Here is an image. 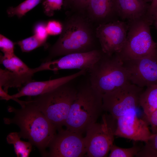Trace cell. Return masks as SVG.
I'll return each instance as SVG.
<instances>
[{
  "label": "cell",
  "instance_id": "obj_20",
  "mask_svg": "<svg viewBox=\"0 0 157 157\" xmlns=\"http://www.w3.org/2000/svg\"><path fill=\"white\" fill-rule=\"evenodd\" d=\"M19 133L12 132L9 133L6 140L9 144H13L15 153L18 157H28L32 149V144L29 142L21 140Z\"/></svg>",
  "mask_w": 157,
  "mask_h": 157
},
{
  "label": "cell",
  "instance_id": "obj_8",
  "mask_svg": "<svg viewBox=\"0 0 157 157\" xmlns=\"http://www.w3.org/2000/svg\"><path fill=\"white\" fill-rule=\"evenodd\" d=\"M143 88L129 83L102 96L104 111L108 112L115 119L139 106L140 94Z\"/></svg>",
  "mask_w": 157,
  "mask_h": 157
},
{
  "label": "cell",
  "instance_id": "obj_22",
  "mask_svg": "<svg viewBox=\"0 0 157 157\" xmlns=\"http://www.w3.org/2000/svg\"><path fill=\"white\" fill-rule=\"evenodd\" d=\"M16 44L20 47L23 52H28L41 46L47 47L46 42L39 39L35 35L17 42Z\"/></svg>",
  "mask_w": 157,
  "mask_h": 157
},
{
  "label": "cell",
  "instance_id": "obj_5",
  "mask_svg": "<svg viewBox=\"0 0 157 157\" xmlns=\"http://www.w3.org/2000/svg\"><path fill=\"white\" fill-rule=\"evenodd\" d=\"M87 74L92 87L102 96L131 83L129 73L116 53L109 55L103 53Z\"/></svg>",
  "mask_w": 157,
  "mask_h": 157
},
{
  "label": "cell",
  "instance_id": "obj_15",
  "mask_svg": "<svg viewBox=\"0 0 157 157\" xmlns=\"http://www.w3.org/2000/svg\"><path fill=\"white\" fill-rule=\"evenodd\" d=\"M116 0H89L81 12L97 27L100 24L116 20Z\"/></svg>",
  "mask_w": 157,
  "mask_h": 157
},
{
  "label": "cell",
  "instance_id": "obj_14",
  "mask_svg": "<svg viewBox=\"0 0 157 157\" xmlns=\"http://www.w3.org/2000/svg\"><path fill=\"white\" fill-rule=\"evenodd\" d=\"M87 70H81L74 74L46 81H31L22 88L17 93L10 96V99L24 96H36L50 91L78 77L86 74Z\"/></svg>",
  "mask_w": 157,
  "mask_h": 157
},
{
  "label": "cell",
  "instance_id": "obj_1",
  "mask_svg": "<svg viewBox=\"0 0 157 157\" xmlns=\"http://www.w3.org/2000/svg\"><path fill=\"white\" fill-rule=\"evenodd\" d=\"M66 14L62 31L50 48L45 62L56 57L101 49L96 35L97 27L82 13L70 10Z\"/></svg>",
  "mask_w": 157,
  "mask_h": 157
},
{
  "label": "cell",
  "instance_id": "obj_26",
  "mask_svg": "<svg viewBox=\"0 0 157 157\" xmlns=\"http://www.w3.org/2000/svg\"><path fill=\"white\" fill-rule=\"evenodd\" d=\"M33 31L35 35L40 40L46 42L49 34L47 29V23L43 22L37 23L34 26Z\"/></svg>",
  "mask_w": 157,
  "mask_h": 157
},
{
  "label": "cell",
  "instance_id": "obj_18",
  "mask_svg": "<svg viewBox=\"0 0 157 157\" xmlns=\"http://www.w3.org/2000/svg\"><path fill=\"white\" fill-rule=\"evenodd\" d=\"M139 106L142 108L147 120L157 109V84L147 87L140 94Z\"/></svg>",
  "mask_w": 157,
  "mask_h": 157
},
{
  "label": "cell",
  "instance_id": "obj_34",
  "mask_svg": "<svg viewBox=\"0 0 157 157\" xmlns=\"http://www.w3.org/2000/svg\"><path fill=\"white\" fill-rule=\"evenodd\" d=\"M157 15V14L156 16Z\"/></svg>",
  "mask_w": 157,
  "mask_h": 157
},
{
  "label": "cell",
  "instance_id": "obj_25",
  "mask_svg": "<svg viewBox=\"0 0 157 157\" xmlns=\"http://www.w3.org/2000/svg\"><path fill=\"white\" fill-rule=\"evenodd\" d=\"M15 43L10 40L2 35H0V49L3 55H12L14 54Z\"/></svg>",
  "mask_w": 157,
  "mask_h": 157
},
{
  "label": "cell",
  "instance_id": "obj_21",
  "mask_svg": "<svg viewBox=\"0 0 157 157\" xmlns=\"http://www.w3.org/2000/svg\"><path fill=\"white\" fill-rule=\"evenodd\" d=\"M41 1L26 0L15 7H9L7 10L8 15L10 17L16 16L20 18L39 4Z\"/></svg>",
  "mask_w": 157,
  "mask_h": 157
},
{
  "label": "cell",
  "instance_id": "obj_17",
  "mask_svg": "<svg viewBox=\"0 0 157 157\" xmlns=\"http://www.w3.org/2000/svg\"><path fill=\"white\" fill-rule=\"evenodd\" d=\"M33 75L23 74L7 69H0V87L8 93L10 88H20L31 81Z\"/></svg>",
  "mask_w": 157,
  "mask_h": 157
},
{
  "label": "cell",
  "instance_id": "obj_6",
  "mask_svg": "<svg viewBox=\"0 0 157 157\" xmlns=\"http://www.w3.org/2000/svg\"><path fill=\"white\" fill-rule=\"evenodd\" d=\"M154 22L147 14L128 21V28L125 44L121 51L116 53L122 61L157 53L156 44L152 39L150 30Z\"/></svg>",
  "mask_w": 157,
  "mask_h": 157
},
{
  "label": "cell",
  "instance_id": "obj_27",
  "mask_svg": "<svg viewBox=\"0 0 157 157\" xmlns=\"http://www.w3.org/2000/svg\"><path fill=\"white\" fill-rule=\"evenodd\" d=\"M47 29L49 35L60 34L63 29L62 23L56 20L49 21L47 23Z\"/></svg>",
  "mask_w": 157,
  "mask_h": 157
},
{
  "label": "cell",
  "instance_id": "obj_30",
  "mask_svg": "<svg viewBox=\"0 0 157 157\" xmlns=\"http://www.w3.org/2000/svg\"><path fill=\"white\" fill-rule=\"evenodd\" d=\"M145 143L157 155V131L152 133L150 139Z\"/></svg>",
  "mask_w": 157,
  "mask_h": 157
},
{
  "label": "cell",
  "instance_id": "obj_32",
  "mask_svg": "<svg viewBox=\"0 0 157 157\" xmlns=\"http://www.w3.org/2000/svg\"><path fill=\"white\" fill-rule=\"evenodd\" d=\"M153 23H154V25L157 31V15ZM156 44L157 48V42H156Z\"/></svg>",
  "mask_w": 157,
  "mask_h": 157
},
{
  "label": "cell",
  "instance_id": "obj_10",
  "mask_svg": "<svg viewBox=\"0 0 157 157\" xmlns=\"http://www.w3.org/2000/svg\"><path fill=\"white\" fill-rule=\"evenodd\" d=\"M122 62L131 83L143 88L157 84V53Z\"/></svg>",
  "mask_w": 157,
  "mask_h": 157
},
{
  "label": "cell",
  "instance_id": "obj_2",
  "mask_svg": "<svg viewBox=\"0 0 157 157\" xmlns=\"http://www.w3.org/2000/svg\"><path fill=\"white\" fill-rule=\"evenodd\" d=\"M15 101L21 105V108L17 109L8 106V111L13 113L14 116L4 118V123L17 125L20 130L19 133L20 137L27 139L37 147L42 156H48L46 149L56 134V127L28 100L21 101L17 98Z\"/></svg>",
  "mask_w": 157,
  "mask_h": 157
},
{
  "label": "cell",
  "instance_id": "obj_23",
  "mask_svg": "<svg viewBox=\"0 0 157 157\" xmlns=\"http://www.w3.org/2000/svg\"><path fill=\"white\" fill-rule=\"evenodd\" d=\"M141 148L134 144L129 148H122L113 144L110 150L109 157H133L136 156Z\"/></svg>",
  "mask_w": 157,
  "mask_h": 157
},
{
  "label": "cell",
  "instance_id": "obj_9",
  "mask_svg": "<svg viewBox=\"0 0 157 157\" xmlns=\"http://www.w3.org/2000/svg\"><path fill=\"white\" fill-rule=\"evenodd\" d=\"M128 28V22L118 20L98 26L96 35L103 52L109 55L119 53L125 44Z\"/></svg>",
  "mask_w": 157,
  "mask_h": 157
},
{
  "label": "cell",
  "instance_id": "obj_16",
  "mask_svg": "<svg viewBox=\"0 0 157 157\" xmlns=\"http://www.w3.org/2000/svg\"><path fill=\"white\" fill-rule=\"evenodd\" d=\"M149 4L144 0H116L115 7L117 16L129 21L147 14Z\"/></svg>",
  "mask_w": 157,
  "mask_h": 157
},
{
  "label": "cell",
  "instance_id": "obj_24",
  "mask_svg": "<svg viewBox=\"0 0 157 157\" xmlns=\"http://www.w3.org/2000/svg\"><path fill=\"white\" fill-rule=\"evenodd\" d=\"M63 4V0H44L42 3L44 13L48 16H52L55 11L61 8Z\"/></svg>",
  "mask_w": 157,
  "mask_h": 157
},
{
  "label": "cell",
  "instance_id": "obj_19",
  "mask_svg": "<svg viewBox=\"0 0 157 157\" xmlns=\"http://www.w3.org/2000/svg\"><path fill=\"white\" fill-rule=\"evenodd\" d=\"M0 63L8 70L23 74L34 75V69L28 67L15 54L10 56L0 55Z\"/></svg>",
  "mask_w": 157,
  "mask_h": 157
},
{
  "label": "cell",
  "instance_id": "obj_28",
  "mask_svg": "<svg viewBox=\"0 0 157 157\" xmlns=\"http://www.w3.org/2000/svg\"><path fill=\"white\" fill-rule=\"evenodd\" d=\"M89 0H73L69 9L75 12H82Z\"/></svg>",
  "mask_w": 157,
  "mask_h": 157
},
{
  "label": "cell",
  "instance_id": "obj_31",
  "mask_svg": "<svg viewBox=\"0 0 157 157\" xmlns=\"http://www.w3.org/2000/svg\"><path fill=\"white\" fill-rule=\"evenodd\" d=\"M73 0H65L63 2V6L66 9H69Z\"/></svg>",
  "mask_w": 157,
  "mask_h": 157
},
{
  "label": "cell",
  "instance_id": "obj_7",
  "mask_svg": "<svg viewBox=\"0 0 157 157\" xmlns=\"http://www.w3.org/2000/svg\"><path fill=\"white\" fill-rule=\"evenodd\" d=\"M117 120L110 114H104L101 123L96 122L88 128L84 138L88 156H107L113 144Z\"/></svg>",
  "mask_w": 157,
  "mask_h": 157
},
{
  "label": "cell",
  "instance_id": "obj_12",
  "mask_svg": "<svg viewBox=\"0 0 157 157\" xmlns=\"http://www.w3.org/2000/svg\"><path fill=\"white\" fill-rule=\"evenodd\" d=\"M101 49L83 53L69 54L54 60L43 63L34 68L35 72L45 70L78 69L87 71L102 56Z\"/></svg>",
  "mask_w": 157,
  "mask_h": 157
},
{
  "label": "cell",
  "instance_id": "obj_3",
  "mask_svg": "<svg viewBox=\"0 0 157 157\" xmlns=\"http://www.w3.org/2000/svg\"><path fill=\"white\" fill-rule=\"evenodd\" d=\"M77 83L76 96L65 125L66 129L82 135L96 122L104 111L102 95L91 84L87 73Z\"/></svg>",
  "mask_w": 157,
  "mask_h": 157
},
{
  "label": "cell",
  "instance_id": "obj_33",
  "mask_svg": "<svg viewBox=\"0 0 157 157\" xmlns=\"http://www.w3.org/2000/svg\"><path fill=\"white\" fill-rule=\"evenodd\" d=\"M144 1L147 3H148V2H151V0H144Z\"/></svg>",
  "mask_w": 157,
  "mask_h": 157
},
{
  "label": "cell",
  "instance_id": "obj_13",
  "mask_svg": "<svg viewBox=\"0 0 157 157\" xmlns=\"http://www.w3.org/2000/svg\"><path fill=\"white\" fill-rule=\"evenodd\" d=\"M148 124L145 119L138 118L136 110H131L117 119L115 135L135 141L146 143L152 135Z\"/></svg>",
  "mask_w": 157,
  "mask_h": 157
},
{
  "label": "cell",
  "instance_id": "obj_4",
  "mask_svg": "<svg viewBox=\"0 0 157 157\" xmlns=\"http://www.w3.org/2000/svg\"><path fill=\"white\" fill-rule=\"evenodd\" d=\"M79 77L33 99L28 100L58 130L65 126L71 106L76 99L77 92L76 81Z\"/></svg>",
  "mask_w": 157,
  "mask_h": 157
},
{
  "label": "cell",
  "instance_id": "obj_11",
  "mask_svg": "<svg viewBox=\"0 0 157 157\" xmlns=\"http://www.w3.org/2000/svg\"><path fill=\"white\" fill-rule=\"evenodd\" d=\"M58 131L49 147L48 156L81 157L86 154L82 135L67 129Z\"/></svg>",
  "mask_w": 157,
  "mask_h": 157
},
{
  "label": "cell",
  "instance_id": "obj_29",
  "mask_svg": "<svg viewBox=\"0 0 157 157\" xmlns=\"http://www.w3.org/2000/svg\"><path fill=\"white\" fill-rule=\"evenodd\" d=\"M148 9L147 14L154 20L157 12V0H151Z\"/></svg>",
  "mask_w": 157,
  "mask_h": 157
}]
</instances>
